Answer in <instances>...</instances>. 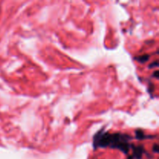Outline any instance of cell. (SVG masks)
<instances>
[{
  "label": "cell",
  "instance_id": "1",
  "mask_svg": "<svg viewBox=\"0 0 159 159\" xmlns=\"http://www.w3.org/2000/svg\"><path fill=\"white\" fill-rule=\"evenodd\" d=\"M131 139V137L124 134H110L100 131L95 135L93 144L95 148L110 147L119 149L124 154H127L132 145L130 144Z\"/></svg>",
  "mask_w": 159,
  "mask_h": 159
},
{
  "label": "cell",
  "instance_id": "2",
  "mask_svg": "<svg viewBox=\"0 0 159 159\" xmlns=\"http://www.w3.org/2000/svg\"><path fill=\"white\" fill-rule=\"evenodd\" d=\"M131 148H133V151H134L133 158L136 159H141L143 154L145 152L144 147H143L142 145L134 146L132 144Z\"/></svg>",
  "mask_w": 159,
  "mask_h": 159
},
{
  "label": "cell",
  "instance_id": "3",
  "mask_svg": "<svg viewBox=\"0 0 159 159\" xmlns=\"http://www.w3.org/2000/svg\"><path fill=\"white\" fill-rule=\"evenodd\" d=\"M135 134H136V138H138V140H143V139H146L147 138V136L144 134V131L141 130H136L135 132Z\"/></svg>",
  "mask_w": 159,
  "mask_h": 159
},
{
  "label": "cell",
  "instance_id": "4",
  "mask_svg": "<svg viewBox=\"0 0 159 159\" xmlns=\"http://www.w3.org/2000/svg\"><path fill=\"white\" fill-rule=\"evenodd\" d=\"M149 58H150V56L148 55V54H144V55H142V56H139V57H136V60L138 61V62H140V63H144V62L148 61L149 60Z\"/></svg>",
  "mask_w": 159,
  "mask_h": 159
},
{
  "label": "cell",
  "instance_id": "5",
  "mask_svg": "<svg viewBox=\"0 0 159 159\" xmlns=\"http://www.w3.org/2000/svg\"><path fill=\"white\" fill-rule=\"evenodd\" d=\"M152 151H153L154 152H155V153H158V145L157 144H154L153 148H152Z\"/></svg>",
  "mask_w": 159,
  "mask_h": 159
},
{
  "label": "cell",
  "instance_id": "6",
  "mask_svg": "<svg viewBox=\"0 0 159 159\" xmlns=\"http://www.w3.org/2000/svg\"><path fill=\"white\" fill-rule=\"evenodd\" d=\"M158 61H156L153 62L152 64H151L150 65H149V68H152V67H158Z\"/></svg>",
  "mask_w": 159,
  "mask_h": 159
},
{
  "label": "cell",
  "instance_id": "7",
  "mask_svg": "<svg viewBox=\"0 0 159 159\" xmlns=\"http://www.w3.org/2000/svg\"><path fill=\"white\" fill-rule=\"evenodd\" d=\"M154 76H155L156 79H158V71H156L155 73H154Z\"/></svg>",
  "mask_w": 159,
  "mask_h": 159
}]
</instances>
